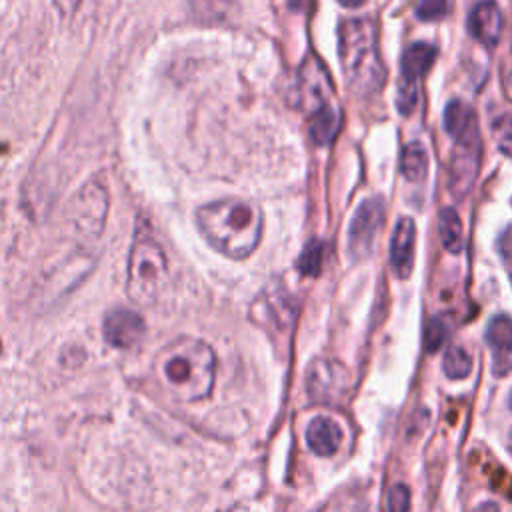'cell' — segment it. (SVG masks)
Here are the masks:
<instances>
[{
	"label": "cell",
	"instance_id": "cell-11",
	"mask_svg": "<svg viewBox=\"0 0 512 512\" xmlns=\"http://www.w3.org/2000/svg\"><path fill=\"white\" fill-rule=\"evenodd\" d=\"M486 342L494 356V374H508L512 370V320L506 314H498L488 322Z\"/></svg>",
	"mask_w": 512,
	"mask_h": 512
},
{
	"label": "cell",
	"instance_id": "cell-10",
	"mask_svg": "<svg viewBox=\"0 0 512 512\" xmlns=\"http://www.w3.org/2000/svg\"><path fill=\"white\" fill-rule=\"evenodd\" d=\"M102 330H104V338L110 346L128 350L142 342V338L146 334V324L140 314L126 310V308H118V310H112L104 318Z\"/></svg>",
	"mask_w": 512,
	"mask_h": 512
},
{
	"label": "cell",
	"instance_id": "cell-15",
	"mask_svg": "<svg viewBox=\"0 0 512 512\" xmlns=\"http://www.w3.org/2000/svg\"><path fill=\"white\" fill-rule=\"evenodd\" d=\"M434 60H436V48L432 44L416 42V44L408 46L400 60V72H402L400 80L418 84L420 78L430 70Z\"/></svg>",
	"mask_w": 512,
	"mask_h": 512
},
{
	"label": "cell",
	"instance_id": "cell-22",
	"mask_svg": "<svg viewBox=\"0 0 512 512\" xmlns=\"http://www.w3.org/2000/svg\"><path fill=\"white\" fill-rule=\"evenodd\" d=\"M190 4L202 18L220 20L230 14L234 0H190Z\"/></svg>",
	"mask_w": 512,
	"mask_h": 512
},
{
	"label": "cell",
	"instance_id": "cell-27",
	"mask_svg": "<svg viewBox=\"0 0 512 512\" xmlns=\"http://www.w3.org/2000/svg\"><path fill=\"white\" fill-rule=\"evenodd\" d=\"M98 0H54L56 10L60 12L62 18H74L78 16L84 8L94 6Z\"/></svg>",
	"mask_w": 512,
	"mask_h": 512
},
{
	"label": "cell",
	"instance_id": "cell-18",
	"mask_svg": "<svg viewBox=\"0 0 512 512\" xmlns=\"http://www.w3.org/2000/svg\"><path fill=\"white\" fill-rule=\"evenodd\" d=\"M442 368L450 380L466 378L472 370V356L462 346H450L444 354Z\"/></svg>",
	"mask_w": 512,
	"mask_h": 512
},
{
	"label": "cell",
	"instance_id": "cell-14",
	"mask_svg": "<svg viewBox=\"0 0 512 512\" xmlns=\"http://www.w3.org/2000/svg\"><path fill=\"white\" fill-rule=\"evenodd\" d=\"M306 442L314 454L330 456L338 450V446L342 442V430L332 418L318 416L308 424Z\"/></svg>",
	"mask_w": 512,
	"mask_h": 512
},
{
	"label": "cell",
	"instance_id": "cell-3",
	"mask_svg": "<svg viewBox=\"0 0 512 512\" xmlns=\"http://www.w3.org/2000/svg\"><path fill=\"white\" fill-rule=\"evenodd\" d=\"M338 54L344 80L356 96H370L386 80V68L378 54L376 28L366 18L344 20L338 26Z\"/></svg>",
	"mask_w": 512,
	"mask_h": 512
},
{
	"label": "cell",
	"instance_id": "cell-20",
	"mask_svg": "<svg viewBox=\"0 0 512 512\" xmlns=\"http://www.w3.org/2000/svg\"><path fill=\"white\" fill-rule=\"evenodd\" d=\"M492 136L506 156H512V108H506L492 120Z\"/></svg>",
	"mask_w": 512,
	"mask_h": 512
},
{
	"label": "cell",
	"instance_id": "cell-5",
	"mask_svg": "<svg viewBox=\"0 0 512 512\" xmlns=\"http://www.w3.org/2000/svg\"><path fill=\"white\" fill-rule=\"evenodd\" d=\"M298 100L306 110L308 120L338 112L332 104V82L322 62L310 54L298 72Z\"/></svg>",
	"mask_w": 512,
	"mask_h": 512
},
{
	"label": "cell",
	"instance_id": "cell-25",
	"mask_svg": "<svg viewBox=\"0 0 512 512\" xmlns=\"http://www.w3.org/2000/svg\"><path fill=\"white\" fill-rule=\"evenodd\" d=\"M388 512H408L410 510V490L406 484H394L386 498Z\"/></svg>",
	"mask_w": 512,
	"mask_h": 512
},
{
	"label": "cell",
	"instance_id": "cell-16",
	"mask_svg": "<svg viewBox=\"0 0 512 512\" xmlns=\"http://www.w3.org/2000/svg\"><path fill=\"white\" fill-rule=\"evenodd\" d=\"M438 232H440V242L448 252L458 254L462 250V246H464L462 222H460V216L456 214L454 208H442L440 210Z\"/></svg>",
	"mask_w": 512,
	"mask_h": 512
},
{
	"label": "cell",
	"instance_id": "cell-31",
	"mask_svg": "<svg viewBox=\"0 0 512 512\" xmlns=\"http://www.w3.org/2000/svg\"><path fill=\"white\" fill-rule=\"evenodd\" d=\"M306 4H308V0H290L292 10H302V8H306Z\"/></svg>",
	"mask_w": 512,
	"mask_h": 512
},
{
	"label": "cell",
	"instance_id": "cell-26",
	"mask_svg": "<svg viewBox=\"0 0 512 512\" xmlns=\"http://www.w3.org/2000/svg\"><path fill=\"white\" fill-rule=\"evenodd\" d=\"M446 14V0H418L416 16L420 20H440Z\"/></svg>",
	"mask_w": 512,
	"mask_h": 512
},
{
	"label": "cell",
	"instance_id": "cell-9",
	"mask_svg": "<svg viewBox=\"0 0 512 512\" xmlns=\"http://www.w3.org/2000/svg\"><path fill=\"white\" fill-rule=\"evenodd\" d=\"M382 218H384V206L378 198H372L360 204L350 224L348 248L352 256H366L370 252L374 236L382 226Z\"/></svg>",
	"mask_w": 512,
	"mask_h": 512
},
{
	"label": "cell",
	"instance_id": "cell-21",
	"mask_svg": "<svg viewBox=\"0 0 512 512\" xmlns=\"http://www.w3.org/2000/svg\"><path fill=\"white\" fill-rule=\"evenodd\" d=\"M322 266V242L312 240L298 258V270L306 276H316Z\"/></svg>",
	"mask_w": 512,
	"mask_h": 512
},
{
	"label": "cell",
	"instance_id": "cell-29",
	"mask_svg": "<svg viewBox=\"0 0 512 512\" xmlns=\"http://www.w3.org/2000/svg\"><path fill=\"white\" fill-rule=\"evenodd\" d=\"M474 512H500V510H498V506L494 502H486V504L478 506Z\"/></svg>",
	"mask_w": 512,
	"mask_h": 512
},
{
	"label": "cell",
	"instance_id": "cell-6",
	"mask_svg": "<svg viewBox=\"0 0 512 512\" xmlns=\"http://www.w3.org/2000/svg\"><path fill=\"white\" fill-rule=\"evenodd\" d=\"M452 138H454V152L450 158L448 178H450L452 192L456 196H462L472 188L478 174V164H480V136H478L476 120Z\"/></svg>",
	"mask_w": 512,
	"mask_h": 512
},
{
	"label": "cell",
	"instance_id": "cell-1",
	"mask_svg": "<svg viewBox=\"0 0 512 512\" xmlns=\"http://www.w3.org/2000/svg\"><path fill=\"white\" fill-rule=\"evenodd\" d=\"M196 224L204 240L232 260L248 258L262 236V214L242 198H222L196 210Z\"/></svg>",
	"mask_w": 512,
	"mask_h": 512
},
{
	"label": "cell",
	"instance_id": "cell-32",
	"mask_svg": "<svg viewBox=\"0 0 512 512\" xmlns=\"http://www.w3.org/2000/svg\"><path fill=\"white\" fill-rule=\"evenodd\" d=\"M508 448H510V454H512V434H510V438H508Z\"/></svg>",
	"mask_w": 512,
	"mask_h": 512
},
{
	"label": "cell",
	"instance_id": "cell-23",
	"mask_svg": "<svg viewBox=\"0 0 512 512\" xmlns=\"http://www.w3.org/2000/svg\"><path fill=\"white\" fill-rule=\"evenodd\" d=\"M448 336V326L444 324L442 318H430L424 330V344L428 352H436L438 348H442V344L446 342Z\"/></svg>",
	"mask_w": 512,
	"mask_h": 512
},
{
	"label": "cell",
	"instance_id": "cell-4",
	"mask_svg": "<svg viewBox=\"0 0 512 512\" xmlns=\"http://www.w3.org/2000/svg\"><path fill=\"white\" fill-rule=\"evenodd\" d=\"M168 282V260L160 244L140 234L128 256V274H126V292L128 298L138 306L154 304L164 292Z\"/></svg>",
	"mask_w": 512,
	"mask_h": 512
},
{
	"label": "cell",
	"instance_id": "cell-2",
	"mask_svg": "<svg viewBox=\"0 0 512 512\" xmlns=\"http://www.w3.org/2000/svg\"><path fill=\"white\" fill-rule=\"evenodd\" d=\"M154 368L172 396L196 402L212 392L216 356L206 342L182 336L158 352Z\"/></svg>",
	"mask_w": 512,
	"mask_h": 512
},
{
	"label": "cell",
	"instance_id": "cell-8",
	"mask_svg": "<svg viewBox=\"0 0 512 512\" xmlns=\"http://www.w3.org/2000/svg\"><path fill=\"white\" fill-rule=\"evenodd\" d=\"M106 210H108L106 188L102 184L90 182L74 198L72 220L82 234L98 236L106 220Z\"/></svg>",
	"mask_w": 512,
	"mask_h": 512
},
{
	"label": "cell",
	"instance_id": "cell-30",
	"mask_svg": "<svg viewBox=\"0 0 512 512\" xmlns=\"http://www.w3.org/2000/svg\"><path fill=\"white\" fill-rule=\"evenodd\" d=\"M342 6H346V8H358V6H362L366 0H338Z\"/></svg>",
	"mask_w": 512,
	"mask_h": 512
},
{
	"label": "cell",
	"instance_id": "cell-28",
	"mask_svg": "<svg viewBox=\"0 0 512 512\" xmlns=\"http://www.w3.org/2000/svg\"><path fill=\"white\" fill-rule=\"evenodd\" d=\"M498 246H500V254L504 256L506 264H508L510 270H512V230H506V234H502Z\"/></svg>",
	"mask_w": 512,
	"mask_h": 512
},
{
	"label": "cell",
	"instance_id": "cell-33",
	"mask_svg": "<svg viewBox=\"0 0 512 512\" xmlns=\"http://www.w3.org/2000/svg\"><path fill=\"white\" fill-rule=\"evenodd\" d=\"M510 406H512V394H510Z\"/></svg>",
	"mask_w": 512,
	"mask_h": 512
},
{
	"label": "cell",
	"instance_id": "cell-19",
	"mask_svg": "<svg viewBox=\"0 0 512 512\" xmlns=\"http://www.w3.org/2000/svg\"><path fill=\"white\" fill-rule=\"evenodd\" d=\"M474 120H476V116H474L472 108L460 100H452L444 110V130L450 136H456Z\"/></svg>",
	"mask_w": 512,
	"mask_h": 512
},
{
	"label": "cell",
	"instance_id": "cell-7",
	"mask_svg": "<svg viewBox=\"0 0 512 512\" xmlns=\"http://www.w3.org/2000/svg\"><path fill=\"white\" fill-rule=\"evenodd\" d=\"M348 386L344 366L328 358H316L306 374V388L312 400L322 404H334L342 398Z\"/></svg>",
	"mask_w": 512,
	"mask_h": 512
},
{
	"label": "cell",
	"instance_id": "cell-13",
	"mask_svg": "<svg viewBox=\"0 0 512 512\" xmlns=\"http://www.w3.org/2000/svg\"><path fill=\"white\" fill-rule=\"evenodd\" d=\"M470 34L486 46H496L502 32V14L496 2L484 0L480 2L468 16Z\"/></svg>",
	"mask_w": 512,
	"mask_h": 512
},
{
	"label": "cell",
	"instance_id": "cell-24",
	"mask_svg": "<svg viewBox=\"0 0 512 512\" xmlns=\"http://www.w3.org/2000/svg\"><path fill=\"white\" fill-rule=\"evenodd\" d=\"M416 102H418V84H410V82L400 80V82H398V98H396L398 110H400L404 116H408V114L414 112Z\"/></svg>",
	"mask_w": 512,
	"mask_h": 512
},
{
	"label": "cell",
	"instance_id": "cell-17",
	"mask_svg": "<svg viewBox=\"0 0 512 512\" xmlns=\"http://www.w3.org/2000/svg\"><path fill=\"white\" fill-rule=\"evenodd\" d=\"M400 172L410 182H420L428 172V156L420 142H410L400 154Z\"/></svg>",
	"mask_w": 512,
	"mask_h": 512
},
{
	"label": "cell",
	"instance_id": "cell-12",
	"mask_svg": "<svg viewBox=\"0 0 512 512\" xmlns=\"http://www.w3.org/2000/svg\"><path fill=\"white\" fill-rule=\"evenodd\" d=\"M414 238H416V226L414 220L404 216L398 220L392 244H390V262L394 268V274L402 280H406L414 266Z\"/></svg>",
	"mask_w": 512,
	"mask_h": 512
}]
</instances>
